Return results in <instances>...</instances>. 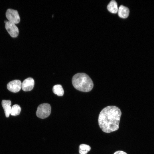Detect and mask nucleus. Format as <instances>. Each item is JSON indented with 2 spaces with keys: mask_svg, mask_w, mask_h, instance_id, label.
Wrapping results in <instances>:
<instances>
[{
  "mask_svg": "<svg viewBox=\"0 0 154 154\" xmlns=\"http://www.w3.org/2000/svg\"><path fill=\"white\" fill-rule=\"evenodd\" d=\"M72 83L76 89L84 92L90 91L94 86L91 78L84 73H78L74 75L72 79Z\"/></svg>",
  "mask_w": 154,
  "mask_h": 154,
  "instance_id": "nucleus-2",
  "label": "nucleus"
},
{
  "mask_svg": "<svg viewBox=\"0 0 154 154\" xmlns=\"http://www.w3.org/2000/svg\"><path fill=\"white\" fill-rule=\"evenodd\" d=\"M34 81L31 78H28L25 80L22 83L21 88L25 91L31 90L34 86Z\"/></svg>",
  "mask_w": 154,
  "mask_h": 154,
  "instance_id": "nucleus-7",
  "label": "nucleus"
},
{
  "mask_svg": "<svg viewBox=\"0 0 154 154\" xmlns=\"http://www.w3.org/2000/svg\"><path fill=\"white\" fill-rule=\"evenodd\" d=\"M114 154H127L126 152L122 151H118L115 152Z\"/></svg>",
  "mask_w": 154,
  "mask_h": 154,
  "instance_id": "nucleus-14",
  "label": "nucleus"
},
{
  "mask_svg": "<svg viewBox=\"0 0 154 154\" xmlns=\"http://www.w3.org/2000/svg\"><path fill=\"white\" fill-rule=\"evenodd\" d=\"M5 28L12 37L15 38L18 35L19 29L15 25V24L9 21H7L5 23Z\"/></svg>",
  "mask_w": 154,
  "mask_h": 154,
  "instance_id": "nucleus-5",
  "label": "nucleus"
},
{
  "mask_svg": "<svg viewBox=\"0 0 154 154\" xmlns=\"http://www.w3.org/2000/svg\"><path fill=\"white\" fill-rule=\"evenodd\" d=\"M107 8L108 11L112 13H116L118 12V8L117 3L115 1H111L108 5Z\"/></svg>",
  "mask_w": 154,
  "mask_h": 154,
  "instance_id": "nucleus-10",
  "label": "nucleus"
},
{
  "mask_svg": "<svg viewBox=\"0 0 154 154\" xmlns=\"http://www.w3.org/2000/svg\"><path fill=\"white\" fill-rule=\"evenodd\" d=\"M121 112L118 107L107 106L100 112L98 118L99 127L106 133H110L118 129Z\"/></svg>",
  "mask_w": 154,
  "mask_h": 154,
  "instance_id": "nucleus-1",
  "label": "nucleus"
},
{
  "mask_svg": "<svg viewBox=\"0 0 154 154\" xmlns=\"http://www.w3.org/2000/svg\"><path fill=\"white\" fill-rule=\"evenodd\" d=\"M2 106L4 110L5 116L8 117L9 116L11 107V102L10 100H3L1 102Z\"/></svg>",
  "mask_w": 154,
  "mask_h": 154,
  "instance_id": "nucleus-8",
  "label": "nucleus"
},
{
  "mask_svg": "<svg viewBox=\"0 0 154 154\" xmlns=\"http://www.w3.org/2000/svg\"><path fill=\"white\" fill-rule=\"evenodd\" d=\"M53 93L58 96H62L64 94V91L62 86L60 84L54 86L52 88Z\"/></svg>",
  "mask_w": 154,
  "mask_h": 154,
  "instance_id": "nucleus-11",
  "label": "nucleus"
},
{
  "mask_svg": "<svg viewBox=\"0 0 154 154\" xmlns=\"http://www.w3.org/2000/svg\"><path fill=\"white\" fill-rule=\"evenodd\" d=\"M51 107L48 103L40 104L38 107L36 112L37 116L39 118L44 119L48 117L50 114Z\"/></svg>",
  "mask_w": 154,
  "mask_h": 154,
  "instance_id": "nucleus-3",
  "label": "nucleus"
},
{
  "mask_svg": "<svg viewBox=\"0 0 154 154\" xmlns=\"http://www.w3.org/2000/svg\"><path fill=\"white\" fill-rule=\"evenodd\" d=\"M129 9L124 6L121 5L118 9V14L119 17L123 18H127L129 14Z\"/></svg>",
  "mask_w": 154,
  "mask_h": 154,
  "instance_id": "nucleus-9",
  "label": "nucleus"
},
{
  "mask_svg": "<svg viewBox=\"0 0 154 154\" xmlns=\"http://www.w3.org/2000/svg\"><path fill=\"white\" fill-rule=\"evenodd\" d=\"M6 16L8 21L15 24H17L20 22V17L17 10L10 9H8L6 13Z\"/></svg>",
  "mask_w": 154,
  "mask_h": 154,
  "instance_id": "nucleus-4",
  "label": "nucleus"
},
{
  "mask_svg": "<svg viewBox=\"0 0 154 154\" xmlns=\"http://www.w3.org/2000/svg\"><path fill=\"white\" fill-rule=\"evenodd\" d=\"M22 87V83L18 80H12L9 82L7 85L8 89L13 92L16 93L19 91Z\"/></svg>",
  "mask_w": 154,
  "mask_h": 154,
  "instance_id": "nucleus-6",
  "label": "nucleus"
},
{
  "mask_svg": "<svg viewBox=\"0 0 154 154\" xmlns=\"http://www.w3.org/2000/svg\"><path fill=\"white\" fill-rule=\"evenodd\" d=\"M90 149L91 147L89 145L82 144L79 146V152L80 154H87Z\"/></svg>",
  "mask_w": 154,
  "mask_h": 154,
  "instance_id": "nucleus-12",
  "label": "nucleus"
},
{
  "mask_svg": "<svg viewBox=\"0 0 154 154\" xmlns=\"http://www.w3.org/2000/svg\"><path fill=\"white\" fill-rule=\"evenodd\" d=\"M21 111V108L19 105L15 104L11 107L10 114L11 115L16 116L19 115Z\"/></svg>",
  "mask_w": 154,
  "mask_h": 154,
  "instance_id": "nucleus-13",
  "label": "nucleus"
}]
</instances>
